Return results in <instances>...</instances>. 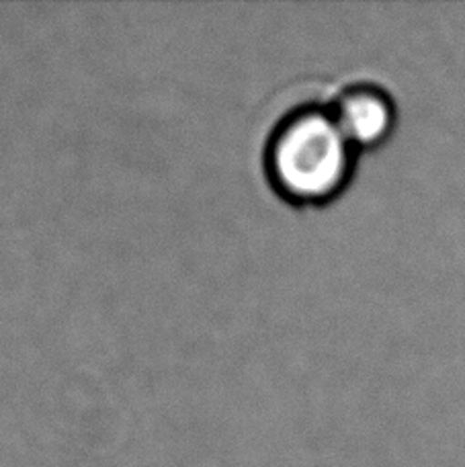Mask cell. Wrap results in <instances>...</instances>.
<instances>
[{"mask_svg":"<svg viewBox=\"0 0 465 467\" xmlns=\"http://www.w3.org/2000/svg\"><path fill=\"white\" fill-rule=\"evenodd\" d=\"M328 107L338 128L356 150L381 146L396 130L394 99L373 82H356L343 88Z\"/></svg>","mask_w":465,"mask_h":467,"instance_id":"cell-2","label":"cell"},{"mask_svg":"<svg viewBox=\"0 0 465 467\" xmlns=\"http://www.w3.org/2000/svg\"><path fill=\"white\" fill-rule=\"evenodd\" d=\"M356 152L328 105H302L273 128L264 148V171L287 202L322 205L348 187Z\"/></svg>","mask_w":465,"mask_h":467,"instance_id":"cell-1","label":"cell"}]
</instances>
